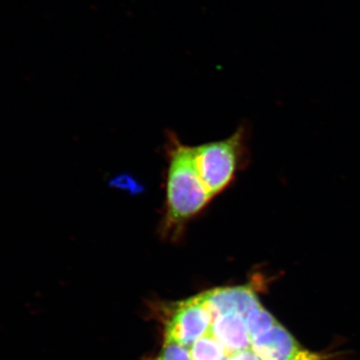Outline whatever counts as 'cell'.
I'll return each instance as SVG.
<instances>
[{
	"label": "cell",
	"instance_id": "1",
	"mask_svg": "<svg viewBox=\"0 0 360 360\" xmlns=\"http://www.w3.org/2000/svg\"><path fill=\"white\" fill-rule=\"evenodd\" d=\"M155 360H323L303 347L250 284L205 290L175 303Z\"/></svg>",
	"mask_w": 360,
	"mask_h": 360
},
{
	"label": "cell",
	"instance_id": "2",
	"mask_svg": "<svg viewBox=\"0 0 360 360\" xmlns=\"http://www.w3.org/2000/svg\"><path fill=\"white\" fill-rule=\"evenodd\" d=\"M213 198L200 179L193 160V146L175 135L168 137L165 200L160 232L176 238L186 225L200 215Z\"/></svg>",
	"mask_w": 360,
	"mask_h": 360
},
{
	"label": "cell",
	"instance_id": "3",
	"mask_svg": "<svg viewBox=\"0 0 360 360\" xmlns=\"http://www.w3.org/2000/svg\"><path fill=\"white\" fill-rule=\"evenodd\" d=\"M193 160L200 179L212 198L231 186L246 155L245 129L222 141L193 146Z\"/></svg>",
	"mask_w": 360,
	"mask_h": 360
}]
</instances>
